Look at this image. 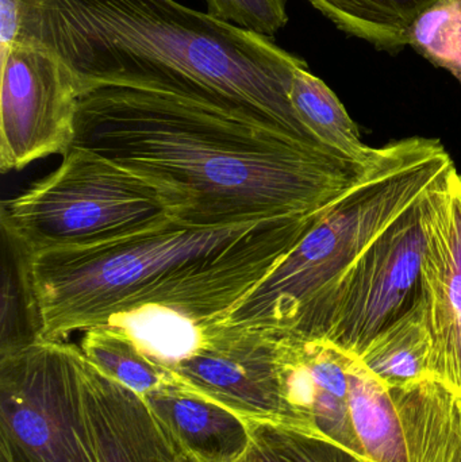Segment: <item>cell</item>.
Wrapping results in <instances>:
<instances>
[{
    "mask_svg": "<svg viewBox=\"0 0 461 462\" xmlns=\"http://www.w3.org/2000/svg\"><path fill=\"white\" fill-rule=\"evenodd\" d=\"M432 338L424 301L373 338L360 356L365 368L390 388H405L432 379Z\"/></svg>",
    "mask_w": 461,
    "mask_h": 462,
    "instance_id": "16",
    "label": "cell"
},
{
    "mask_svg": "<svg viewBox=\"0 0 461 462\" xmlns=\"http://www.w3.org/2000/svg\"><path fill=\"white\" fill-rule=\"evenodd\" d=\"M73 145L156 187L189 226L311 216L354 189L370 162L295 140L278 127L187 97L121 86L86 88Z\"/></svg>",
    "mask_w": 461,
    "mask_h": 462,
    "instance_id": "1",
    "label": "cell"
},
{
    "mask_svg": "<svg viewBox=\"0 0 461 462\" xmlns=\"http://www.w3.org/2000/svg\"><path fill=\"white\" fill-rule=\"evenodd\" d=\"M346 34L373 43L379 51H402L414 19L438 0H309Z\"/></svg>",
    "mask_w": 461,
    "mask_h": 462,
    "instance_id": "18",
    "label": "cell"
},
{
    "mask_svg": "<svg viewBox=\"0 0 461 462\" xmlns=\"http://www.w3.org/2000/svg\"><path fill=\"white\" fill-rule=\"evenodd\" d=\"M245 462H367L337 442L286 423L245 420Z\"/></svg>",
    "mask_w": 461,
    "mask_h": 462,
    "instance_id": "21",
    "label": "cell"
},
{
    "mask_svg": "<svg viewBox=\"0 0 461 462\" xmlns=\"http://www.w3.org/2000/svg\"><path fill=\"white\" fill-rule=\"evenodd\" d=\"M21 30L19 0H0V53L5 56L15 43Z\"/></svg>",
    "mask_w": 461,
    "mask_h": 462,
    "instance_id": "25",
    "label": "cell"
},
{
    "mask_svg": "<svg viewBox=\"0 0 461 462\" xmlns=\"http://www.w3.org/2000/svg\"><path fill=\"white\" fill-rule=\"evenodd\" d=\"M84 399L97 462H143L157 428L141 396L84 356Z\"/></svg>",
    "mask_w": 461,
    "mask_h": 462,
    "instance_id": "13",
    "label": "cell"
},
{
    "mask_svg": "<svg viewBox=\"0 0 461 462\" xmlns=\"http://www.w3.org/2000/svg\"><path fill=\"white\" fill-rule=\"evenodd\" d=\"M260 224L198 227L171 219L106 244L27 255L41 339L65 341L76 331L106 325L171 277L224 252Z\"/></svg>",
    "mask_w": 461,
    "mask_h": 462,
    "instance_id": "4",
    "label": "cell"
},
{
    "mask_svg": "<svg viewBox=\"0 0 461 462\" xmlns=\"http://www.w3.org/2000/svg\"><path fill=\"white\" fill-rule=\"evenodd\" d=\"M83 365L67 341L41 339L0 357V462H97Z\"/></svg>",
    "mask_w": 461,
    "mask_h": 462,
    "instance_id": "7",
    "label": "cell"
},
{
    "mask_svg": "<svg viewBox=\"0 0 461 462\" xmlns=\"http://www.w3.org/2000/svg\"><path fill=\"white\" fill-rule=\"evenodd\" d=\"M452 168L438 140L413 137L381 148L367 176L319 214L286 258L221 323L276 337L324 339L343 277Z\"/></svg>",
    "mask_w": 461,
    "mask_h": 462,
    "instance_id": "3",
    "label": "cell"
},
{
    "mask_svg": "<svg viewBox=\"0 0 461 462\" xmlns=\"http://www.w3.org/2000/svg\"><path fill=\"white\" fill-rule=\"evenodd\" d=\"M81 94L80 80L53 51L16 40L2 56V173L51 154L64 156L75 143Z\"/></svg>",
    "mask_w": 461,
    "mask_h": 462,
    "instance_id": "9",
    "label": "cell"
},
{
    "mask_svg": "<svg viewBox=\"0 0 461 462\" xmlns=\"http://www.w3.org/2000/svg\"><path fill=\"white\" fill-rule=\"evenodd\" d=\"M279 337L218 323L195 355L173 369L176 382L244 420L292 426L278 363Z\"/></svg>",
    "mask_w": 461,
    "mask_h": 462,
    "instance_id": "10",
    "label": "cell"
},
{
    "mask_svg": "<svg viewBox=\"0 0 461 462\" xmlns=\"http://www.w3.org/2000/svg\"><path fill=\"white\" fill-rule=\"evenodd\" d=\"M207 14L254 34L272 38L289 22L286 0H206Z\"/></svg>",
    "mask_w": 461,
    "mask_h": 462,
    "instance_id": "23",
    "label": "cell"
},
{
    "mask_svg": "<svg viewBox=\"0 0 461 462\" xmlns=\"http://www.w3.org/2000/svg\"><path fill=\"white\" fill-rule=\"evenodd\" d=\"M322 211L262 222L224 252L171 277L106 325L124 330L154 363L173 371L286 258Z\"/></svg>",
    "mask_w": 461,
    "mask_h": 462,
    "instance_id": "5",
    "label": "cell"
},
{
    "mask_svg": "<svg viewBox=\"0 0 461 462\" xmlns=\"http://www.w3.org/2000/svg\"><path fill=\"white\" fill-rule=\"evenodd\" d=\"M425 195L373 242L336 288L324 339L348 355L360 357L422 299Z\"/></svg>",
    "mask_w": 461,
    "mask_h": 462,
    "instance_id": "8",
    "label": "cell"
},
{
    "mask_svg": "<svg viewBox=\"0 0 461 462\" xmlns=\"http://www.w3.org/2000/svg\"><path fill=\"white\" fill-rule=\"evenodd\" d=\"M83 333L78 347L87 360L141 398L175 380L172 371L154 363L116 326H94Z\"/></svg>",
    "mask_w": 461,
    "mask_h": 462,
    "instance_id": "19",
    "label": "cell"
},
{
    "mask_svg": "<svg viewBox=\"0 0 461 462\" xmlns=\"http://www.w3.org/2000/svg\"><path fill=\"white\" fill-rule=\"evenodd\" d=\"M421 291L430 376L461 395V176L452 168L422 202Z\"/></svg>",
    "mask_w": 461,
    "mask_h": 462,
    "instance_id": "11",
    "label": "cell"
},
{
    "mask_svg": "<svg viewBox=\"0 0 461 462\" xmlns=\"http://www.w3.org/2000/svg\"><path fill=\"white\" fill-rule=\"evenodd\" d=\"M392 390L410 462H461V395L433 379Z\"/></svg>",
    "mask_w": 461,
    "mask_h": 462,
    "instance_id": "14",
    "label": "cell"
},
{
    "mask_svg": "<svg viewBox=\"0 0 461 462\" xmlns=\"http://www.w3.org/2000/svg\"><path fill=\"white\" fill-rule=\"evenodd\" d=\"M0 357L41 341L27 255L2 233Z\"/></svg>",
    "mask_w": 461,
    "mask_h": 462,
    "instance_id": "20",
    "label": "cell"
},
{
    "mask_svg": "<svg viewBox=\"0 0 461 462\" xmlns=\"http://www.w3.org/2000/svg\"><path fill=\"white\" fill-rule=\"evenodd\" d=\"M143 401L187 450L207 462H245L246 420L230 410L181 387L176 379Z\"/></svg>",
    "mask_w": 461,
    "mask_h": 462,
    "instance_id": "12",
    "label": "cell"
},
{
    "mask_svg": "<svg viewBox=\"0 0 461 462\" xmlns=\"http://www.w3.org/2000/svg\"><path fill=\"white\" fill-rule=\"evenodd\" d=\"M349 411L360 455L367 462H410L405 426L392 388L360 358L349 366Z\"/></svg>",
    "mask_w": 461,
    "mask_h": 462,
    "instance_id": "15",
    "label": "cell"
},
{
    "mask_svg": "<svg viewBox=\"0 0 461 462\" xmlns=\"http://www.w3.org/2000/svg\"><path fill=\"white\" fill-rule=\"evenodd\" d=\"M157 420V418H156ZM143 462H207L187 450L157 420L156 436Z\"/></svg>",
    "mask_w": 461,
    "mask_h": 462,
    "instance_id": "24",
    "label": "cell"
},
{
    "mask_svg": "<svg viewBox=\"0 0 461 462\" xmlns=\"http://www.w3.org/2000/svg\"><path fill=\"white\" fill-rule=\"evenodd\" d=\"M290 102L300 124L325 151L359 162H370L378 154L379 148L363 143L356 125L335 92L308 67L295 72Z\"/></svg>",
    "mask_w": 461,
    "mask_h": 462,
    "instance_id": "17",
    "label": "cell"
},
{
    "mask_svg": "<svg viewBox=\"0 0 461 462\" xmlns=\"http://www.w3.org/2000/svg\"><path fill=\"white\" fill-rule=\"evenodd\" d=\"M171 219L156 187L76 145L54 172L0 208L2 233L26 255L106 244Z\"/></svg>",
    "mask_w": 461,
    "mask_h": 462,
    "instance_id": "6",
    "label": "cell"
},
{
    "mask_svg": "<svg viewBox=\"0 0 461 462\" xmlns=\"http://www.w3.org/2000/svg\"><path fill=\"white\" fill-rule=\"evenodd\" d=\"M19 5L16 40L53 51L83 91L121 86L168 92L257 119L325 151L290 102L295 72L308 64L271 38L176 0H19Z\"/></svg>",
    "mask_w": 461,
    "mask_h": 462,
    "instance_id": "2",
    "label": "cell"
},
{
    "mask_svg": "<svg viewBox=\"0 0 461 462\" xmlns=\"http://www.w3.org/2000/svg\"><path fill=\"white\" fill-rule=\"evenodd\" d=\"M406 42L461 84V0H438L406 32Z\"/></svg>",
    "mask_w": 461,
    "mask_h": 462,
    "instance_id": "22",
    "label": "cell"
}]
</instances>
